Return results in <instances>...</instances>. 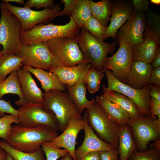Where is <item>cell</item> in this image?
Wrapping results in <instances>:
<instances>
[{
    "label": "cell",
    "mask_w": 160,
    "mask_h": 160,
    "mask_svg": "<svg viewBox=\"0 0 160 160\" xmlns=\"http://www.w3.org/2000/svg\"><path fill=\"white\" fill-rule=\"evenodd\" d=\"M58 135V131L46 125L31 127L18 124L12 126L6 141L17 150L31 153L37 151L43 143L50 141Z\"/></svg>",
    "instance_id": "cell-1"
},
{
    "label": "cell",
    "mask_w": 160,
    "mask_h": 160,
    "mask_svg": "<svg viewBox=\"0 0 160 160\" xmlns=\"http://www.w3.org/2000/svg\"><path fill=\"white\" fill-rule=\"evenodd\" d=\"M69 17V21L65 25L40 24L35 26L28 31L21 32V44L31 45L41 42H47L52 39L62 37L76 39L80 28L72 17L71 16Z\"/></svg>",
    "instance_id": "cell-2"
},
{
    "label": "cell",
    "mask_w": 160,
    "mask_h": 160,
    "mask_svg": "<svg viewBox=\"0 0 160 160\" xmlns=\"http://www.w3.org/2000/svg\"><path fill=\"white\" fill-rule=\"evenodd\" d=\"M85 110L84 117L96 135L104 142L117 148L119 126L108 116L95 100Z\"/></svg>",
    "instance_id": "cell-3"
},
{
    "label": "cell",
    "mask_w": 160,
    "mask_h": 160,
    "mask_svg": "<svg viewBox=\"0 0 160 160\" xmlns=\"http://www.w3.org/2000/svg\"><path fill=\"white\" fill-rule=\"evenodd\" d=\"M76 40L83 55L84 62L96 69L103 70L107 56L114 50L115 42L101 41L83 27L80 29Z\"/></svg>",
    "instance_id": "cell-4"
},
{
    "label": "cell",
    "mask_w": 160,
    "mask_h": 160,
    "mask_svg": "<svg viewBox=\"0 0 160 160\" xmlns=\"http://www.w3.org/2000/svg\"><path fill=\"white\" fill-rule=\"evenodd\" d=\"M43 103L44 109L52 112L58 123L59 131L63 132L72 118L83 119L70 100L68 93L64 91L51 90L43 93Z\"/></svg>",
    "instance_id": "cell-5"
},
{
    "label": "cell",
    "mask_w": 160,
    "mask_h": 160,
    "mask_svg": "<svg viewBox=\"0 0 160 160\" xmlns=\"http://www.w3.org/2000/svg\"><path fill=\"white\" fill-rule=\"evenodd\" d=\"M0 9V45L3 47L1 52L2 55H16L21 44V24L18 18L1 4Z\"/></svg>",
    "instance_id": "cell-6"
},
{
    "label": "cell",
    "mask_w": 160,
    "mask_h": 160,
    "mask_svg": "<svg viewBox=\"0 0 160 160\" xmlns=\"http://www.w3.org/2000/svg\"><path fill=\"white\" fill-rule=\"evenodd\" d=\"M108 81L107 87L103 84L102 88L103 93L110 91H115L128 97L135 103L141 116H147L150 115L149 106L150 96V85H148L140 89H135L118 80L110 70L103 68Z\"/></svg>",
    "instance_id": "cell-7"
},
{
    "label": "cell",
    "mask_w": 160,
    "mask_h": 160,
    "mask_svg": "<svg viewBox=\"0 0 160 160\" xmlns=\"http://www.w3.org/2000/svg\"><path fill=\"white\" fill-rule=\"evenodd\" d=\"M127 124L131 129L138 151L146 150L151 141L160 139V120L157 117L139 116L130 118Z\"/></svg>",
    "instance_id": "cell-8"
},
{
    "label": "cell",
    "mask_w": 160,
    "mask_h": 160,
    "mask_svg": "<svg viewBox=\"0 0 160 160\" xmlns=\"http://www.w3.org/2000/svg\"><path fill=\"white\" fill-rule=\"evenodd\" d=\"M47 42L58 66H73L84 62L83 55L76 39L60 37Z\"/></svg>",
    "instance_id": "cell-9"
},
{
    "label": "cell",
    "mask_w": 160,
    "mask_h": 160,
    "mask_svg": "<svg viewBox=\"0 0 160 160\" xmlns=\"http://www.w3.org/2000/svg\"><path fill=\"white\" fill-rule=\"evenodd\" d=\"M17 111L18 124L22 126L33 127L45 125L59 131L55 114L45 109L43 103H27L20 106Z\"/></svg>",
    "instance_id": "cell-10"
},
{
    "label": "cell",
    "mask_w": 160,
    "mask_h": 160,
    "mask_svg": "<svg viewBox=\"0 0 160 160\" xmlns=\"http://www.w3.org/2000/svg\"><path fill=\"white\" fill-rule=\"evenodd\" d=\"M16 55L22 58L23 65L46 71L53 67L58 66L47 42L31 45L21 44L18 52Z\"/></svg>",
    "instance_id": "cell-11"
},
{
    "label": "cell",
    "mask_w": 160,
    "mask_h": 160,
    "mask_svg": "<svg viewBox=\"0 0 160 160\" xmlns=\"http://www.w3.org/2000/svg\"><path fill=\"white\" fill-rule=\"evenodd\" d=\"M1 4L19 20L22 25L21 32L28 31L39 23L51 20L61 9L59 4H56L53 8H45L40 11L16 7L8 2Z\"/></svg>",
    "instance_id": "cell-12"
},
{
    "label": "cell",
    "mask_w": 160,
    "mask_h": 160,
    "mask_svg": "<svg viewBox=\"0 0 160 160\" xmlns=\"http://www.w3.org/2000/svg\"><path fill=\"white\" fill-rule=\"evenodd\" d=\"M147 18L145 12L136 10L129 19L118 31L115 39L116 44L121 42L129 44L132 48L144 41L143 34L146 27Z\"/></svg>",
    "instance_id": "cell-13"
},
{
    "label": "cell",
    "mask_w": 160,
    "mask_h": 160,
    "mask_svg": "<svg viewBox=\"0 0 160 160\" xmlns=\"http://www.w3.org/2000/svg\"><path fill=\"white\" fill-rule=\"evenodd\" d=\"M119 45L117 52L112 56L106 58L103 68L111 71L118 80L125 84L133 62L132 48L123 42Z\"/></svg>",
    "instance_id": "cell-14"
},
{
    "label": "cell",
    "mask_w": 160,
    "mask_h": 160,
    "mask_svg": "<svg viewBox=\"0 0 160 160\" xmlns=\"http://www.w3.org/2000/svg\"><path fill=\"white\" fill-rule=\"evenodd\" d=\"M135 10L132 1H113L110 23L103 37L104 41L109 37L114 39L118 30L131 17Z\"/></svg>",
    "instance_id": "cell-15"
},
{
    "label": "cell",
    "mask_w": 160,
    "mask_h": 160,
    "mask_svg": "<svg viewBox=\"0 0 160 160\" xmlns=\"http://www.w3.org/2000/svg\"><path fill=\"white\" fill-rule=\"evenodd\" d=\"M86 122L84 117L82 119L72 118L62 133L50 141L53 146L66 150L73 160L75 158L76 139L79 132L83 129Z\"/></svg>",
    "instance_id": "cell-16"
},
{
    "label": "cell",
    "mask_w": 160,
    "mask_h": 160,
    "mask_svg": "<svg viewBox=\"0 0 160 160\" xmlns=\"http://www.w3.org/2000/svg\"><path fill=\"white\" fill-rule=\"evenodd\" d=\"M83 130L84 133V138L81 145L75 150L76 160H79L90 153L99 152L115 148L98 137L89 125L86 119Z\"/></svg>",
    "instance_id": "cell-17"
},
{
    "label": "cell",
    "mask_w": 160,
    "mask_h": 160,
    "mask_svg": "<svg viewBox=\"0 0 160 160\" xmlns=\"http://www.w3.org/2000/svg\"><path fill=\"white\" fill-rule=\"evenodd\" d=\"M91 65L84 62L73 66H54L49 71L55 74L65 85L72 86L79 81H83L87 71Z\"/></svg>",
    "instance_id": "cell-18"
},
{
    "label": "cell",
    "mask_w": 160,
    "mask_h": 160,
    "mask_svg": "<svg viewBox=\"0 0 160 160\" xmlns=\"http://www.w3.org/2000/svg\"><path fill=\"white\" fill-rule=\"evenodd\" d=\"M25 104L43 103V93L38 87L31 73L21 68L17 70Z\"/></svg>",
    "instance_id": "cell-19"
},
{
    "label": "cell",
    "mask_w": 160,
    "mask_h": 160,
    "mask_svg": "<svg viewBox=\"0 0 160 160\" xmlns=\"http://www.w3.org/2000/svg\"><path fill=\"white\" fill-rule=\"evenodd\" d=\"M152 69L150 64L140 61L132 62L125 84L137 89L149 85Z\"/></svg>",
    "instance_id": "cell-20"
},
{
    "label": "cell",
    "mask_w": 160,
    "mask_h": 160,
    "mask_svg": "<svg viewBox=\"0 0 160 160\" xmlns=\"http://www.w3.org/2000/svg\"><path fill=\"white\" fill-rule=\"evenodd\" d=\"M35 76L40 81L41 88L45 92L51 90L64 91L66 89L65 85L63 84L54 73L40 68H35L31 66L23 65L22 67Z\"/></svg>",
    "instance_id": "cell-21"
},
{
    "label": "cell",
    "mask_w": 160,
    "mask_h": 160,
    "mask_svg": "<svg viewBox=\"0 0 160 160\" xmlns=\"http://www.w3.org/2000/svg\"><path fill=\"white\" fill-rule=\"evenodd\" d=\"M95 100L108 116L119 126L127 124L130 118L129 114L119 105L110 101L105 94L97 96Z\"/></svg>",
    "instance_id": "cell-22"
},
{
    "label": "cell",
    "mask_w": 160,
    "mask_h": 160,
    "mask_svg": "<svg viewBox=\"0 0 160 160\" xmlns=\"http://www.w3.org/2000/svg\"><path fill=\"white\" fill-rule=\"evenodd\" d=\"M118 133L119 160H128L132 153L137 150L131 129L127 124L119 126Z\"/></svg>",
    "instance_id": "cell-23"
},
{
    "label": "cell",
    "mask_w": 160,
    "mask_h": 160,
    "mask_svg": "<svg viewBox=\"0 0 160 160\" xmlns=\"http://www.w3.org/2000/svg\"><path fill=\"white\" fill-rule=\"evenodd\" d=\"M69 98L76 107L77 111L81 114L86 108L95 101L94 98L89 100L86 97L87 86L83 81L78 82L72 86L65 85Z\"/></svg>",
    "instance_id": "cell-24"
},
{
    "label": "cell",
    "mask_w": 160,
    "mask_h": 160,
    "mask_svg": "<svg viewBox=\"0 0 160 160\" xmlns=\"http://www.w3.org/2000/svg\"><path fill=\"white\" fill-rule=\"evenodd\" d=\"M159 46L153 39L145 37L143 42L132 48L133 61H140L151 64Z\"/></svg>",
    "instance_id": "cell-25"
},
{
    "label": "cell",
    "mask_w": 160,
    "mask_h": 160,
    "mask_svg": "<svg viewBox=\"0 0 160 160\" xmlns=\"http://www.w3.org/2000/svg\"><path fill=\"white\" fill-rule=\"evenodd\" d=\"M9 93L16 94L19 96V99L15 102L16 105L21 106L25 104L17 71L12 72L0 83V99L4 95Z\"/></svg>",
    "instance_id": "cell-26"
},
{
    "label": "cell",
    "mask_w": 160,
    "mask_h": 160,
    "mask_svg": "<svg viewBox=\"0 0 160 160\" xmlns=\"http://www.w3.org/2000/svg\"><path fill=\"white\" fill-rule=\"evenodd\" d=\"M113 1L103 0L96 2L90 0L89 7L92 16L103 25L107 27L111 15Z\"/></svg>",
    "instance_id": "cell-27"
},
{
    "label": "cell",
    "mask_w": 160,
    "mask_h": 160,
    "mask_svg": "<svg viewBox=\"0 0 160 160\" xmlns=\"http://www.w3.org/2000/svg\"><path fill=\"white\" fill-rule=\"evenodd\" d=\"M103 94L110 101L118 104L126 111L130 118L141 116L135 103L125 95L115 91H110Z\"/></svg>",
    "instance_id": "cell-28"
},
{
    "label": "cell",
    "mask_w": 160,
    "mask_h": 160,
    "mask_svg": "<svg viewBox=\"0 0 160 160\" xmlns=\"http://www.w3.org/2000/svg\"><path fill=\"white\" fill-rule=\"evenodd\" d=\"M22 58L16 55L4 54L0 58V79L4 81L7 76L22 68Z\"/></svg>",
    "instance_id": "cell-29"
},
{
    "label": "cell",
    "mask_w": 160,
    "mask_h": 160,
    "mask_svg": "<svg viewBox=\"0 0 160 160\" xmlns=\"http://www.w3.org/2000/svg\"><path fill=\"white\" fill-rule=\"evenodd\" d=\"M0 147L8 153L14 160H45L44 153L41 149L31 153L17 150L6 141L0 139Z\"/></svg>",
    "instance_id": "cell-30"
},
{
    "label": "cell",
    "mask_w": 160,
    "mask_h": 160,
    "mask_svg": "<svg viewBox=\"0 0 160 160\" xmlns=\"http://www.w3.org/2000/svg\"><path fill=\"white\" fill-rule=\"evenodd\" d=\"M147 13L146 25L143 37L152 38L160 46V17L158 14L150 10Z\"/></svg>",
    "instance_id": "cell-31"
},
{
    "label": "cell",
    "mask_w": 160,
    "mask_h": 160,
    "mask_svg": "<svg viewBox=\"0 0 160 160\" xmlns=\"http://www.w3.org/2000/svg\"><path fill=\"white\" fill-rule=\"evenodd\" d=\"M90 0H79L71 17L80 29L92 16L89 7Z\"/></svg>",
    "instance_id": "cell-32"
},
{
    "label": "cell",
    "mask_w": 160,
    "mask_h": 160,
    "mask_svg": "<svg viewBox=\"0 0 160 160\" xmlns=\"http://www.w3.org/2000/svg\"><path fill=\"white\" fill-rule=\"evenodd\" d=\"M105 74L103 70H99L92 65L87 71L83 79L89 92L94 93L100 88L101 82Z\"/></svg>",
    "instance_id": "cell-33"
},
{
    "label": "cell",
    "mask_w": 160,
    "mask_h": 160,
    "mask_svg": "<svg viewBox=\"0 0 160 160\" xmlns=\"http://www.w3.org/2000/svg\"><path fill=\"white\" fill-rule=\"evenodd\" d=\"M83 27L100 41H104L103 37L107 27L103 25L92 16L85 23Z\"/></svg>",
    "instance_id": "cell-34"
},
{
    "label": "cell",
    "mask_w": 160,
    "mask_h": 160,
    "mask_svg": "<svg viewBox=\"0 0 160 160\" xmlns=\"http://www.w3.org/2000/svg\"><path fill=\"white\" fill-rule=\"evenodd\" d=\"M18 124L17 117L12 114H4L0 117V137L6 141L11 134L12 124L13 123Z\"/></svg>",
    "instance_id": "cell-35"
},
{
    "label": "cell",
    "mask_w": 160,
    "mask_h": 160,
    "mask_svg": "<svg viewBox=\"0 0 160 160\" xmlns=\"http://www.w3.org/2000/svg\"><path fill=\"white\" fill-rule=\"evenodd\" d=\"M41 147L45 155L46 160H57L69 153L66 150L53 146L50 141L44 142Z\"/></svg>",
    "instance_id": "cell-36"
},
{
    "label": "cell",
    "mask_w": 160,
    "mask_h": 160,
    "mask_svg": "<svg viewBox=\"0 0 160 160\" xmlns=\"http://www.w3.org/2000/svg\"><path fill=\"white\" fill-rule=\"evenodd\" d=\"M128 160H160V150L148 148L143 151L136 150Z\"/></svg>",
    "instance_id": "cell-37"
},
{
    "label": "cell",
    "mask_w": 160,
    "mask_h": 160,
    "mask_svg": "<svg viewBox=\"0 0 160 160\" xmlns=\"http://www.w3.org/2000/svg\"><path fill=\"white\" fill-rule=\"evenodd\" d=\"M55 6L53 0H29L25 4L24 7L30 9L35 7L38 9L41 8H52Z\"/></svg>",
    "instance_id": "cell-38"
},
{
    "label": "cell",
    "mask_w": 160,
    "mask_h": 160,
    "mask_svg": "<svg viewBox=\"0 0 160 160\" xmlns=\"http://www.w3.org/2000/svg\"><path fill=\"white\" fill-rule=\"evenodd\" d=\"M79 0H62L61 3H64V8L57 14L56 17L63 16H71L74 8L78 2Z\"/></svg>",
    "instance_id": "cell-39"
},
{
    "label": "cell",
    "mask_w": 160,
    "mask_h": 160,
    "mask_svg": "<svg viewBox=\"0 0 160 160\" xmlns=\"http://www.w3.org/2000/svg\"><path fill=\"white\" fill-rule=\"evenodd\" d=\"M5 113L17 117L18 111L12 107L9 101H7L0 99V117L3 116Z\"/></svg>",
    "instance_id": "cell-40"
},
{
    "label": "cell",
    "mask_w": 160,
    "mask_h": 160,
    "mask_svg": "<svg viewBox=\"0 0 160 160\" xmlns=\"http://www.w3.org/2000/svg\"><path fill=\"white\" fill-rule=\"evenodd\" d=\"M100 160H119L117 148L99 152Z\"/></svg>",
    "instance_id": "cell-41"
},
{
    "label": "cell",
    "mask_w": 160,
    "mask_h": 160,
    "mask_svg": "<svg viewBox=\"0 0 160 160\" xmlns=\"http://www.w3.org/2000/svg\"><path fill=\"white\" fill-rule=\"evenodd\" d=\"M150 116L155 117L157 116L160 120V101L150 97L149 102Z\"/></svg>",
    "instance_id": "cell-42"
},
{
    "label": "cell",
    "mask_w": 160,
    "mask_h": 160,
    "mask_svg": "<svg viewBox=\"0 0 160 160\" xmlns=\"http://www.w3.org/2000/svg\"><path fill=\"white\" fill-rule=\"evenodd\" d=\"M132 2L135 9L137 11L146 12L149 11L148 0H133Z\"/></svg>",
    "instance_id": "cell-43"
},
{
    "label": "cell",
    "mask_w": 160,
    "mask_h": 160,
    "mask_svg": "<svg viewBox=\"0 0 160 160\" xmlns=\"http://www.w3.org/2000/svg\"><path fill=\"white\" fill-rule=\"evenodd\" d=\"M149 84L160 86V66L152 70Z\"/></svg>",
    "instance_id": "cell-44"
},
{
    "label": "cell",
    "mask_w": 160,
    "mask_h": 160,
    "mask_svg": "<svg viewBox=\"0 0 160 160\" xmlns=\"http://www.w3.org/2000/svg\"><path fill=\"white\" fill-rule=\"evenodd\" d=\"M149 85L150 97L160 101V86L153 84Z\"/></svg>",
    "instance_id": "cell-45"
},
{
    "label": "cell",
    "mask_w": 160,
    "mask_h": 160,
    "mask_svg": "<svg viewBox=\"0 0 160 160\" xmlns=\"http://www.w3.org/2000/svg\"><path fill=\"white\" fill-rule=\"evenodd\" d=\"M151 65L152 70L160 66V46L158 48Z\"/></svg>",
    "instance_id": "cell-46"
},
{
    "label": "cell",
    "mask_w": 160,
    "mask_h": 160,
    "mask_svg": "<svg viewBox=\"0 0 160 160\" xmlns=\"http://www.w3.org/2000/svg\"><path fill=\"white\" fill-rule=\"evenodd\" d=\"M79 160H100L98 152L89 153Z\"/></svg>",
    "instance_id": "cell-47"
},
{
    "label": "cell",
    "mask_w": 160,
    "mask_h": 160,
    "mask_svg": "<svg viewBox=\"0 0 160 160\" xmlns=\"http://www.w3.org/2000/svg\"><path fill=\"white\" fill-rule=\"evenodd\" d=\"M149 145V148L160 150V139L157 140Z\"/></svg>",
    "instance_id": "cell-48"
},
{
    "label": "cell",
    "mask_w": 160,
    "mask_h": 160,
    "mask_svg": "<svg viewBox=\"0 0 160 160\" xmlns=\"http://www.w3.org/2000/svg\"><path fill=\"white\" fill-rule=\"evenodd\" d=\"M6 154V151L0 147V160H4Z\"/></svg>",
    "instance_id": "cell-49"
},
{
    "label": "cell",
    "mask_w": 160,
    "mask_h": 160,
    "mask_svg": "<svg viewBox=\"0 0 160 160\" xmlns=\"http://www.w3.org/2000/svg\"><path fill=\"white\" fill-rule=\"evenodd\" d=\"M3 1L4 2L9 3V2L17 3L20 4H25V1L23 0H4Z\"/></svg>",
    "instance_id": "cell-50"
},
{
    "label": "cell",
    "mask_w": 160,
    "mask_h": 160,
    "mask_svg": "<svg viewBox=\"0 0 160 160\" xmlns=\"http://www.w3.org/2000/svg\"><path fill=\"white\" fill-rule=\"evenodd\" d=\"M59 160H73L71 155L68 153L65 156L61 158Z\"/></svg>",
    "instance_id": "cell-51"
},
{
    "label": "cell",
    "mask_w": 160,
    "mask_h": 160,
    "mask_svg": "<svg viewBox=\"0 0 160 160\" xmlns=\"http://www.w3.org/2000/svg\"><path fill=\"white\" fill-rule=\"evenodd\" d=\"M4 160H14L12 157L7 152Z\"/></svg>",
    "instance_id": "cell-52"
},
{
    "label": "cell",
    "mask_w": 160,
    "mask_h": 160,
    "mask_svg": "<svg viewBox=\"0 0 160 160\" xmlns=\"http://www.w3.org/2000/svg\"><path fill=\"white\" fill-rule=\"evenodd\" d=\"M150 2L155 4L159 5L160 4V0H151Z\"/></svg>",
    "instance_id": "cell-53"
},
{
    "label": "cell",
    "mask_w": 160,
    "mask_h": 160,
    "mask_svg": "<svg viewBox=\"0 0 160 160\" xmlns=\"http://www.w3.org/2000/svg\"><path fill=\"white\" fill-rule=\"evenodd\" d=\"M3 55L1 54V52L0 51V58L2 57Z\"/></svg>",
    "instance_id": "cell-54"
},
{
    "label": "cell",
    "mask_w": 160,
    "mask_h": 160,
    "mask_svg": "<svg viewBox=\"0 0 160 160\" xmlns=\"http://www.w3.org/2000/svg\"><path fill=\"white\" fill-rule=\"evenodd\" d=\"M2 81H3L1 80V79H0V83L1 82H2Z\"/></svg>",
    "instance_id": "cell-55"
}]
</instances>
